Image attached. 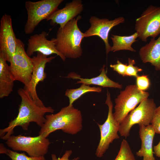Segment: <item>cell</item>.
<instances>
[{"label":"cell","instance_id":"ba28073f","mask_svg":"<svg viewBox=\"0 0 160 160\" xmlns=\"http://www.w3.org/2000/svg\"><path fill=\"white\" fill-rule=\"evenodd\" d=\"M9 62L10 70L15 81L21 82L24 87L27 88L31 80L33 65L31 58L25 50L24 43L19 39L16 52Z\"/></svg>","mask_w":160,"mask_h":160},{"label":"cell","instance_id":"3957f363","mask_svg":"<svg viewBox=\"0 0 160 160\" xmlns=\"http://www.w3.org/2000/svg\"><path fill=\"white\" fill-rule=\"evenodd\" d=\"M81 18L79 15L63 28H59L56 38H54L56 49L66 58L77 59L82 55L81 44L85 37L84 34L81 31L77 24Z\"/></svg>","mask_w":160,"mask_h":160},{"label":"cell","instance_id":"6da1fadb","mask_svg":"<svg viewBox=\"0 0 160 160\" xmlns=\"http://www.w3.org/2000/svg\"><path fill=\"white\" fill-rule=\"evenodd\" d=\"M17 92L21 99L18 113L16 118L9 122L7 127L0 129V137L3 140H7L12 135L14 129L17 126H20L23 130L27 131L30 123L34 122L41 127L46 121V113H53L55 111L51 106L39 105L25 88H20Z\"/></svg>","mask_w":160,"mask_h":160},{"label":"cell","instance_id":"ac0fdd59","mask_svg":"<svg viewBox=\"0 0 160 160\" xmlns=\"http://www.w3.org/2000/svg\"><path fill=\"white\" fill-rule=\"evenodd\" d=\"M105 65H103L100 74L97 76L91 78H81L75 73L71 72L65 77L67 78L77 79L76 84H84L87 85H94L103 87H110L121 89L122 85L110 79L107 76L105 69Z\"/></svg>","mask_w":160,"mask_h":160},{"label":"cell","instance_id":"9a60e30c","mask_svg":"<svg viewBox=\"0 0 160 160\" xmlns=\"http://www.w3.org/2000/svg\"><path fill=\"white\" fill-rule=\"evenodd\" d=\"M83 9V4L81 0H74L67 3L63 8L57 9L46 20L50 21L51 25H59V28H61L68 22L79 15Z\"/></svg>","mask_w":160,"mask_h":160},{"label":"cell","instance_id":"4fadbf2b","mask_svg":"<svg viewBox=\"0 0 160 160\" xmlns=\"http://www.w3.org/2000/svg\"><path fill=\"white\" fill-rule=\"evenodd\" d=\"M37 55L31 58L33 65V69L31 80L27 89L30 95L39 106H45L37 94L36 87L40 81H43L46 78L47 74L45 72L46 64L50 62L56 56L48 57L42 54L37 52Z\"/></svg>","mask_w":160,"mask_h":160},{"label":"cell","instance_id":"52a82bcc","mask_svg":"<svg viewBox=\"0 0 160 160\" xmlns=\"http://www.w3.org/2000/svg\"><path fill=\"white\" fill-rule=\"evenodd\" d=\"M7 146L15 151L26 152L29 156H44L50 143L48 139L41 135L36 137L12 135L7 140Z\"/></svg>","mask_w":160,"mask_h":160},{"label":"cell","instance_id":"83f0119b","mask_svg":"<svg viewBox=\"0 0 160 160\" xmlns=\"http://www.w3.org/2000/svg\"><path fill=\"white\" fill-rule=\"evenodd\" d=\"M72 151L71 150H67L61 158H57L55 154H51L52 159V160H78L79 159V158L77 157L72 160L69 159V157L72 154Z\"/></svg>","mask_w":160,"mask_h":160},{"label":"cell","instance_id":"d4e9b609","mask_svg":"<svg viewBox=\"0 0 160 160\" xmlns=\"http://www.w3.org/2000/svg\"><path fill=\"white\" fill-rule=\"evenodd\" d=\"M136 85L140 90L145 91L149 89L150 82L148 76L143 75L138 76L136 78Z\"/></svg>","mask_w":160,"mask_h":160},{"label":"cell","instance_id":"5b68a950","mask_svg":"<svg viewBox=\"0 0 160 160\" xmlns=\"http://www.w3.org/2000/svg\"><path fill=\"white\" fill-rule=\"evenodd\" d=\"M63 0H42L37 1H27L25 6L27 19L24 31L26 34L32 33L43 20L46 19L56 11Z\"/></svg>","mask_w":160,"mask_h":160},{"label":"cell","instance_id":"9c48e42d","mask_svg":"<svg viewBox=\"0 0 160 160\" xmlns=\"http://www.w3.org/2000/svg\"><path fill=\"white\" fill-rule=\"evenodd\" d=\"M135 30L138 38L146 42L149 37L155 38L160 35V6H149L137 18Z\"/></svg>","mask_w":160,"mask_h":160},{"label":"cell","instance_id":"4316f807","mask_svg":"<svg viewBox=\"0 0 160 160\" xmlns=\"http://www.w3.org/2000/svg\"><path fill=\"white\" fill-rule=\"evenodd\" d=\"M127 65V64H123L118 60L116 64H111L110 67L119 74L124 76H126L125 72Z\"/></svg>","mask_w":160,"mask_h":160},{"label":"cell","instance_id":"7c38bea8","mask_svg":"<svg viewBox=\"0 0 160 160\" xmlns=\"http://www.w3.org/2000/svg\"><path fill=\"white\" fill-rule=\"evenodd\" d=\"M17 42L18 39L12 28L11 16L4 14L0 20V53L7 61L9 62L15 52Z\"/></svg>","mask_w":160,"mask_h":160},{"label":"cell","instance_id":"e0dca14e","mask_svg":"<svg viewBox=\"0 0 160 160\" xmlns=\"http://www.w3.org/2000/svg\"><path fill=\"white\" fill-rule=\"evenodd\" d=\"M139 54L143 63H149L156 71H160V35L156 39L151 38L148 43L141 47Z\"/></svg>","mask_w":160,"mask_h":160},{"label":"cell","instance_id":"603a6c76","mask_svg":"<svg viewBox=\"0 0 160 160\" xmlns=\"http://www.w3.org/2000/svg\"><path fill=\"white\" fill-rule=\"evenodd\" d=\"M114 160H136L127 141L123 139L119 150Z\"/></svg>","mask_w":160,"mask_h":160},{"label":"cell","instance_id":"30bf717a","mask_svg":"<svg viewBox=\"0 0 160 160\" xmlns=\"http://www.w3.org/2000/svg\"><path fill=\"white\" fill-rule=\"evenodd\" d=\"M105 103L108 107L107 118L103 124L97 123L100 132V139L95 152L96 156L98 158H101L103 156L110 143L114 140L119 138L118 132L120 124L114 117L113 104L110 93L108 90Z\"/></svg>","mask_w":160,"mask_h":160},{"label":"cell","instance_id":"44dd1931","mask_svg":"<svg viewBox=\"0 0 160 160\" xmlns=\"http://www.w3.org/2000/svg\"><path fill=\"white\" fill-rule=\"evenodd\" d=\"M101 87H91L89 85L82 84L79 88L76 89H67L65 95L69 100L68 105H73L74 102L85 93L89 92L100 93L102 92Z\"/></svg>","mask_w":160,"mask_h":160},{"label":"cell","instance_id":"7402d4cb","mask_svg":"<svg viewBox=\"0 0 160 160\" xmlns=\"http://www.w3.org/2000/svg\"><path fill=\"white\" fill-rule=\"evenodd\" d=\"M0 153L7 155L12 160H46L44 156L39 157L28 156L24 152L19 153L8 149L2 144H0Z\"/></svg>","mask_w":160,"mask_h":160},{"label":"cell","instance_id":"484cf974","mask_svg":"<svg viewBox=\"0 0 160 160\" xmlns=\"http://www.w3.org/2000/svg\"><path fill=\"white\" fill-rule=\"evenodd\" d=\"M151 123L155 133L160 134V106L156 108Z\"/></svg>","mask_w":160,"mask_h":160},{"label":"cell","instance_id":"7a4b0ae2","mask_svg":"<svg viewBox=\"0 0 160 160\" xmlns=\"http://www.w3.org/2000/svg\"><path fill=\"white\" fill-rule=\"evenodd\" d=\"M45 117V122L39 132V135L45 137L47 138L51 133L59 129L73 135L82 129L81 111L73 105L63 107L58 113L47 115Z\"/></svg>","mask_w":160,"mask_h":160},{"label":"cell","instance_id":"8fae6325","mask_svg":"<svg viewBox=\"0 0 160 160\" xmlns=\"http://www.w3.org/2000/svg\"><path fill=\"white\" fill-rule=\"evenodd\" d=\"M125 20L123 17H120L113 20L107 18L100 19L95 16L89 18L90 26L84 33L85 37L97 36L104 41L107 55L111 52V46L108 41L109 33L114 26L123 23Z\"/></svg>","mask_w":160,"mask_h":160},{"label":"cell","instance_id":"cb8c5ba5","mask_svg":"<svg viewBox=\"0 0 160 160\" xmlns=\"http://www.w3.org/2000/svg\"><path fill=\"white\" fill-rule=\"evenodd\" d=\"M128 62V64L125 72L126 76H134L136 78L138 76V72L142 71L143 69L137 66L134 65L135 63L134 60L129 58Z\"/></svg>","mask_w":160,"mask_h":160},{"label":"cell","instance_id":"8992f818","mask_svg":"<svg viewBox=\"0 0 160 160\" xmlns=\"http://www.w3.org/2000/svg\"><path fill=\"white\" fill-rule=\"evenodd\" d=\"M156 108L153 99L148 98L143 100L120 124L119 132L121 136L126 138L129 136L132 127L135 124L139 126L150 124Z\"/></svg>","mask_w":160,"mask_h":160},{"label":"cell","instance_id":"f1b7e54d","mask_svg":"<svg viewBox=\"0 0 160 160\" xmlns=\"http://www.w3.org/2000/svg\"><path fill=\"white\" fill-rule=\"evenodd\" d=\"M154 153L158 157H160V140L158 144L153 147Z\"/></svg>","mask_w":160,"mask_h":160},{"label":"cell","instance_id":"5bb4252c","mask_svg":"<svg viewBox=\"0 0 160 160\" xmlns=\"http://www.w3.org/2000/svg\"><path fill=\"white\" fill-rule=\"evenodd\" d=\"M47 33L45 31L31 36L28 40L26 52L30 57L35 52H39L47 57L53 54L59 56L62 60H66L56 49L54 38L51 40L47 39Z\"/></svg>","mask_w":160,"mask_h":160},{"label":"cell","instance_id":"ffe728a7","mask_svg":"<svg viewBox=\"0 0 160 160\" xmlns=\"http://www.w3.org/2000/svg\"><path fill=\"white\" fill-rule=\"evenodd\" d=\"M137 38L138 35L136 32L127 36L112 34L111 39L113 45L111 46V51L115 52L120 50H127L136 52L132 45L134 43L138 41L136 40Z\"/></svg>","mask_w":160,"mask_h":160},{"label":"cell","instance_id":"2e32d148","mask_svg":"<svg viewBox=\"0 0 160 160\" xmlns=\"http://www.w3.org/2000/svg\"><path fill=\"white\" fill-rule=\"evenodd\" d=\"M139 126V133L141 144L140 149L136 152V155L143 157V160H155L153 149V140L155 133L154 129L151 124Z\"/></svg>","mask_w":160,"mask_h":160},{"label":"cell","instance_id":"277c9868","mask_svg":"<svg viewBox=\"0 0 160 160\" xmlns=\"http://www.w3.org/2000/svg\"><path fill=\"white\" fill-rule=\"evenodd\" d=\"M149 95L148 92L139 89L136 85L126 86L115 99L113 114L115 119L120 124L131 111Z\"/></svg>","mask_w":160,"mask_h":160},{"label":"cell","instance_id":"d6986e66","mask_svg":"<svg viewBox=\"0 0 160 160\" xmlns=\"http://www.w3.org/2000/svg\"><path fill=\"white\" fill-rule=\"evenodd\" d=\"M3 55L0 53V98L9 96L13 90L15 79L9 66Z\"/></svg>","mask_w":160,"mask_h":160}]
</instances>
